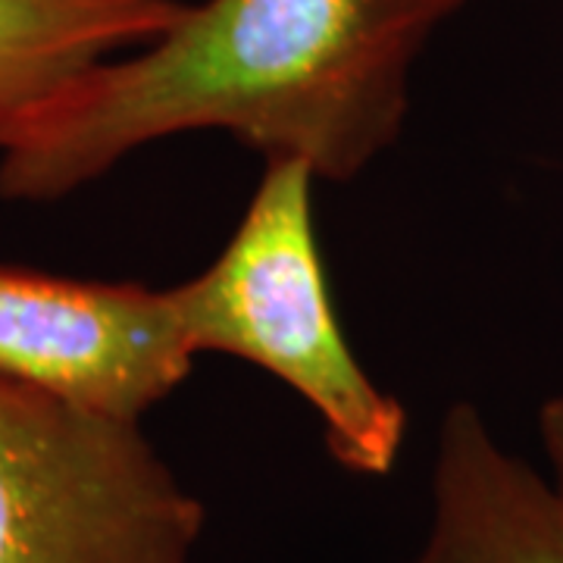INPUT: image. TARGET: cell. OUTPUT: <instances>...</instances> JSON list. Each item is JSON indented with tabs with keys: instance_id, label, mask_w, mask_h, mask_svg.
<instances>
[{
	"instance_id": "6da1fadb",
	"label": "cell",
	"mask_w": 563,
	"mask_h": 563,
	"mask_svg": "<svg viewBox=\"0 0 563 563\" xmlns=\"http://www.w3.org/2000/svg\"><path fill=\"white\" fill-rule=\"evenodd\" d=\"M461 0H201L85 69L0 144V198L60 201L154 141L220 129L354 179L401 135L410 69Z\"/></svg>"
},
{
	"instance_id": "7a4b0ae2",
	"label": "cell",
	"mask_w": 563,
	"mask_h": 563,
	"mask_svg": "<svg viewBox=\"0 0 563 563\" xmlns=\"http://www.w3.org/2000/svg\"><path fill=\"white\" fill-rule=\"evenodd\" d=\"M313 179L301 161H266L220 257L173 291L195 354L266 369L313 410L339 466L385 476L401 457L407 410L347 344L313 225Z\"/></svg>"
},
{
	"instance_id": "3957f363",
	"label": "cell",
	"mask_w": 563,
	"mask_h": 563,
	"mask_svg": "<svg viewBox=\"0 0 563 563\" xmlns=\"http://www.w3.org/2000/svg\"><path fill=\"white\" fill-rule=\"evenodd\" d=\"M203 526L141 422L0 376V563H198Z\"/></svg>"
},
{
	"instance_id": "277c9868",
	"label": "cell",
	"mask_w": 563,
	"mask_h": 563,
	"mask_svg": "<svg viewBox=\"0 0 563 563\" xmlns=\"http://www.w3.org/2000/svg\"><path fill=\"white\" fill-rule=\"evenodd\" d=\"M173 288L0 263V376L81 410L141 422L195 363Z\"/></svg>"
},
{
	"instance_id": "5b68a950",
	"label": "cell",
	"mask_w": 563,
	"mask_h": 563,
	"mask_svg": "<svg viewBox=\"0 0 563 563\" xmlns=\"http://www.w3.org/2000/svg\"><path fill=\"white\" fill-rule=\"evenodd\" d=\"M401 563H563V498L492 435L473 404L444 413L429 532Z\"/></svg>"
},
{
	"instance_id": "8992f818",
	"label": "cell",
	"mask_w": 563,
	"mask_h": 563,
	"mask_svg": "<svg viewBox=\"0 0 563 563\" xmlns=\"http://www.w3.org/2000/svg\"><path fill=\"white\" fill-rule=\"evenodd\" d=\"M179 0H0V144L85 69L179 20Z\"/></svg>"
},
{
	"instance_id": "52a82bcc",
	"label": "cell",
	"mask_w": 563,
	"mask_h": 563,
	"mask_svg": "<svg viewBox=\"0 0 563 563\" xmlns=\"http://www.w3.org/2000/svg\"><path fill=\"white\" fill-rule=\"evenodd\" d=\"M539 435H542V451L548 461V479L554 492L563 498V395H554L544 404L539 413Z\"/></svg>"
},
{
	"instance_id": "ba28073f",
	"label": "cell",
	"mask_w": 563,
	"mask_h": 563,
	"mask_svg": "<svg viewBox=\"0 0 563 563\" xmlns=\"http://www.w3.org/2000/svg\"><path fill=\"white\" fill-rule=\"evenodd\" d=\"M461 3H463V0H461Z\"/></svg>"
}]
</instances>
